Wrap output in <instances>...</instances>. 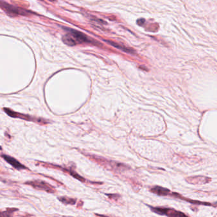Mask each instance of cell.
<instances>
[{"instance_id":"6da1fadb","label":"cell","mask_w":217,"mask_h":217,"mask_svg":"<svg viewBox=\"0 0 217 217\" xmlns=\"http://www.w3.org/2000/svg\"><path fill=\"white\" fill-rule=\"evenodd\" d=\"M148 206L150 208L151 211L160 215H166L167 217H189L183 212L172 208L153 207L149 205H148Z\"/></svg>"},{"instance_id":"7a4b0ae2","label":"cell","mask_w":217,"mask_h":217,"mask_svg":"<svg viewBox=\"0 0 217 217\" xmlns=\"http://www.w3.org/2000/svg\"><path fill=\"white\" fill-rule=\"evenodd\" d=\"M24 184L29 185L34 188L38 190H43L48 193H55L56 189L48 183L42 180L29 181L24 183Z\"/></svg>"},{"instance_id":"3957f363","label":"cell","mask_w":217,"mask_h":217,"mask_svg":"<svg viewBox=\"0 0 217 217\" xmlns=\"http://www.w3.org/2000/svg\"><path fill=\"white\" fill-rule=\"evenodd\" d=\"M68 33L69 35L74 40V41L76 42V43H83V42H92L88 37H87L84 34L72 29L70 28H64Z\"/></svg>"},{"instance_id":"277c9868","label":"cell","mask_w":217,"mask_h":217,"mask_svg":"<svg viewBox=\"0 0 217 217\" xmlns=\"http://www.w3.org/2000/svg\"><path fill=\"white\" fill-rule=\"evenodd\" d=\"M186 181L188 183L192 185H203L210 182L211 178L203 176H196L187 178Z\"/></svg>"},{"instance_id":"5b68a950","label":"cell","mask_w":217,"mask_h":217,"mask_svg":"<svg viewBox=\"0 0 217 217\" xmlns=\"http://www.w3.org/2000/svg\"><path fill=\"white\" fill-rule=\"evenodd\" d=\"M2 157L9 164H10L13 167L17 170H22V169H28V167H26L24 165L21 164L20 162H19L16 159L7 156V155H2Z\"/></svg>"},{"instance_id":"8992f818","label":"cell","mask_w":217,"mask_h":217,"mask_svg":"<svg viewBox=\"0 0 217 217\" xmlns=\"http://www.w3.org/2000/svg\"><path fill=\"white\" fill-rule=\"evenodd\" d=\"M150 192L159 196H166L169 195L171 191L167 188L160 186H155L150 189Z\"/></svg>"},{"instance_id":"52a82bcc","label":"cell","mask_w":217,"mask_h":217,"mask_svg":"<svg viewBox=\"0 0 217 217\" xmlns=\"http://www.w3.org/2000/svg\"><path fill=\"white\" fill-rule=\"evenodd\" d=\"M2 7H3L5 8V9L10 12V13H14V14H19V13H22V14H24V10H21L15 7H13L12 5H8L7 3H5V5H2Z\"/></svg>"},{"instance_id":"ba28073f","label":"cell","mask_w":217,"mask_h":217,"mask_svg":"<svg viewBox=\"0 0 217 217\" xmlns=\"http://www.w3.org/2000/svg\"><path fill=\"white\" fill-rule=\"evenodd\" d=\"M106 43H109L110 45H112V46H114V47L115 48H117L120 50H122V51L124 52H128V53H133V50L131 49H129V48H127L123 45H120L119 44H118V43L114 42V41H110V40H104Z\"/></svg>"},{"instance_id":"9c48e42d","label":"cell","mask_w":217,"mask_h":217,"mask_svg":"<svg viewBox=\"0 0 217 217\" xmlns=\"http://www.w3.org/2000/svg\"><path fill=\"white\" fill-rule=\"evenodd\" d=\"M58 199L59 200V201H61V203H62L64 204L74 205V204H75V203L77 202V200L75 199L68 198V197H64V196L58 198Z\"/></svg>"},{"instance_id":"30bf717a","label":"cell","mask_w":217,"mask_h":217,"mask_svg":"<svg viewBox=\"0 0 217 217\" xmlns=\"http://www.w3.org/2000/svg\"><path fill=\"white\" fill-rule=\"evenodd\" d=\"M63 41L66 43V44L68 45H70V46H73L75 45H76L77 43L76 42L74 41V40L69 35V34H67V35H65L63 38Z\"/></svg>"},{"instance_id":"8fae6325","label":"cell","mask_w":217,"mask_h":217,"mask_svg":"<svg viewBox=\"0 0 217 217\" xmlns=\"http://www.w3.org/2000/svg\"><path fill=\"white\" fill-rule=\"evenodd\" d=\"M145 22V20L144 19H141V20H139L138 21V24H140V25H142V24L144 23Z\"/></svg>"}]
</instances>
